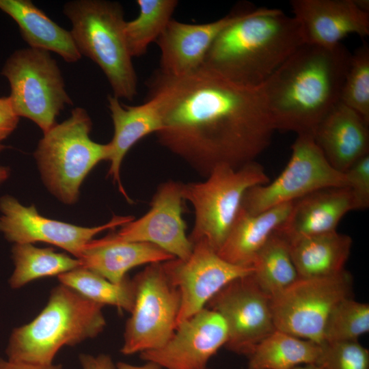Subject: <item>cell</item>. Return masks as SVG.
I'll list each match as a JSON object with an SVG mask.
<instances>
[{
    "instance_id": "cell-8",
    "label": "cell",
    "mask_w": 369,
    "mask_h": 369,
    "mask_svg": "<svg viewBox=\"0 0 369 369\" xmlns=\"http://www.w3.org/2000/svg\"><path fill=\"white\" fill-rule=\"evenodd\" d=\"M10 85V99L20 117L28 118L46 133L55 118L72 101L59 68L49 51L27 48L15 51L3 69Z\"/></svg>"
},
{
    "instance_id": "cell-18",
    "label": "cell",
    "mask_w": 369,
    "mask_h": 369,
    "mask_svg": "<svg viewBox=\"0 0 369 369\" xmlns=\"http://www.w3.org/2000/svg\"><path fill=\"white\" fill-rule=\"evenodd\" d=\"M256 8L230 13L213 22L189 24L171 19L156 42L161 50V73L173 77L200 69L217 36Z\"/></svg>"
},
{
    "instance_id": "cell-30",
    "label": "cell",
    "mask_w": 369,
    "mask_h": 369,
    "mask_svg": "<svg viewBox=\"0 0 369 369\" xmlns=\"http://www.w3.org/2000/svg\"><path fill=\"white\" fill-rule=\"evenodd\" d=\"M139 14L125 21L124 32L131 57L146 53L149 45L161 36L178 4L176 0H137Z\"/></svg>"
},
{
    "instance_id": "cell-21",
    "label": "cell",
    "mask_w": 369,
    "mask_h": 369,
    "mask_svg": "<svg viewBox=\"0 0 369 369\" xmlns=\"http://www.w3.org/2000/svg\"><path fill=\"white\" fill-rule=\"evenodd\" d=\"M174 258H176L153 244L120 241L111 234L89 242L79 259L82 267L111 282L119 284L127 278V272L136 266Z\"/></svg>"
},
{
    "instance_id": "cell-34",
    "label": "cell",
    "mask_w": 369,
    "mask_h": 369,
    "mask_svg": "<svg viewBox=\"0 0 369 369\" xmlns=\"http://www.w3.org/2000/svg\"><path fill=\"white\" fill-rule=\"evenodd\" d=\"M344 174L353 196L355 210H366L369 206V154L355 162Z\"/></svg>"
},
{
    "instance_id": "cell-11",
    "label": "cell",
    "mask_w": 369,
    "mask_h": 369,
    "mask_svg": "<svg viewBox=\"0 0 369 369\" xmlns=\"http://www.w3.org/2000/svg\"><path fill=\"white\" fill-rule=\"evenodd\" d=\"M291 148L284 169L272 182L248 189L242 209L255 215L320 189L347 187L344 174L330 165L312 134L297 135Z\"/></svg>"
},
{
    "instance_id": "cell-4",
    "label": "cell",
    "mask_w": 369,
    "mask_h": 369,
    "mask_svg": "<svg viewBox=\"0 0 369 369\" xmlns=\"http://www.w3.org/2000/svg\"><path fill=\"white\" fill-rule=\"evenodd\" d=\"M103 305L59 284L31 322L13 329L6 348L8 359L27 364H53L64 346H75L98 336L105 329Z\"/></svg>"
},
{
    "instance_id": "cell-7",
    "label": "cell",
    "mask_w": 369,
    "mask_h": 369,
    "mask_svg": "<svg viewBox=\"0 0 369 369\" xmlns=\"http://www.w3.org/2000/svg\"><path fill=\"white\" fill-rule=\"evenodd\" d=\"M269 182L263 167L255 161L236 169L215 167L205 181L182 183L184 200L194 209L191 243L204 241L217 252L230 232L242 207L247 191Z\"/></svg>"
},
{
    "instance_id": "cell-14",
    "label": "cell",
    "mask_w": 369,
    "mask_h": 369,
    "mask_svg": "<svg viewBox=\"0 0 369 369\" xmlns=\"http://www.w3.org/2000/svg\"><path fill=\"white\" fill-rule=\"evenodd\" d=\"M0 232L14 244L44 242L59 247L79 258L85 245L101 232L122 226L133 216H114L96 227H81L45 217L34 206H25L10 195L0 198Z\"/></svg>"
},
{
    "instance_id": "cell-5",
    "label": "cell",
    "mask_w": 369,
    "mask_h": 369,
    "mask_svg": "<svg viewBox=\"0 0 369 369\" xmlns=\"http://www.w3.org/2000/svg\"><path fill=\"white\" fill-rule=\"evenodd\" d=\"M64 13L72 23L70 33L79 51L100 67L113 96L133 100L137 94V77L125 40L120 4L75 0L64 5Z\"/></svg>"
},
{
    "instance_id": "cell-16",
    "label": "cell",
    "mask_w": 369,
    "mask_h": 369,
    "mask_svg": "<svg viewBox=\"0 0 369 369\" xmlns=\"http://www.w3.org/2000/svg\"><path fill=\"white\" fill-rule=\"evenodd\" d=\"M227 340L228 329L222 317L204 308L179 323L163 346L139 355L143 360L165 369H206Z\"/></svg>"
},
{
    "instance_id": "cell-39",
    "label": "cell",
    "mask_w": 369,
    "mask_h": 369,
    "mask_svg": "<svg viewBox=\"0 0 369 369\" xmlns=\"http://www.w3.org/2000/svg\"><path fill=\"white\" fill-rule=\"evenodd\" d=\"M5 147L0 144V151H1ZM10 175V170L5 167H0V184L7 180Z\"/></svg>"
},
{
    "instance_id": "cell-22",
    "label": "cell",
    "mask_w": 369,
    "mask_h": 369,
    "mask_svg": "<svg viewBox=\"0 0 369 369\" xmlns=\"http://www.w3.org/2000/svg\"><path fill=\"white\" fill-rule=\"evenodd\" d=\"M108 102L114 127L113 139L109 143L110 167L108 175L117 184L126 200L131 202L120 180L121 163L128 151L138 141L161 130V117L155 101L151 98L148 97L141 105L128 106L120 104L118 98L109 95Z\"/></svg>"
},
{
    "instance_id": "cell-15",
    "label": "cell",
    "mask_w": 369,
    "mask_h": 369,
    "mask_svg": "<svg viewBox=\"0 0 369 369\" xmlns=\"http://www.w3.org/2000/svg\"><path fill=\"white\" fill-rule=\"evenodd\" d=\"M181 187L182 183L173 180L161 184L152 197L150 209L111 235L120 241L151 243L176 258L187 259L193 244L186 234L182 216L184 200Z\"/></svg>"
},
{
    "instance_id": "cell-3",
    "label": "cell",
    "mask_w": 369,
    "mask_h": 369,
    "mask_svg": "<svg viewBox=\"0 0 369 369\" xmlns=\"http://www.w3.org/2000/svg\"><path fill=\"white\" fill-rule=\"evenodd\" d=\"M303 44L301 26L294 16L278 9L256 8L217 36L202 67L258 88Z\"/></svg>"
},
{
    "instance_id": "cell-24",
    "label": "cell",
    "mask_w": 369,
    "mask_h": 369,
    "mask_svg": "<svg viewBox=\"0 0 369 369\" xmlns=\"http://www.w3.org/2000/svg\"><path fill=\"white\" fill-rule=\"evenodd\" d=\"M0 10L18 25L30 48L52 51L66 62L81 57L70 31L61 27L29 0H0Z\"/></svg>"
},
{
    "instance_id": "cell-38",
    "label": "cell",
    "mask_w": 369,
    "mask_h": 369,
    "mask_svg": "<svg viewBox=\"0 0 369 369\" xmlns=\"http://www.w3.org/2000/svg\"><path fill=\"white\" fill-rule=\"evenodd\" d=\"M116 369H162L157 364L152 361H146L141 366L132 365L126 362L119 361L115 364Z\"/></svg>"
},
{
    "instance_id": "cell-2",
    "label": "cell",
    "mask_w": 369,
    "mask_h": 369,
    "mask_svg": "<svg viewBox=\"0 0 369 369\" xmlns=\"http://www.w3.org/2000/svg\"><path fill=\"white\" fill-rule=\"evenodd\" d=\"M352 54L303 44L258 87L275 131L312 134L340 101Z\"/></svg>"
},
{
    "instance_id": "cell-40",
    "label": "cell",
    "mask_w": 369,
    "mask_h": 369,
    "mask_svg": "<svg viewBox=\"0 0 369 369\" xmlns=\"http://www.w3.org/2000/svg\"><path fill=\"white\" fill-rule=\"evenodd\" d=\"M292 369H322V368L319 364H309L300 365L295 367Z\"/></svg>"
},
{
    "instance_id": "cell-35",
    "label": "cell",
    "mask_w": 369,
    "mask_h": 369,
    "mask_svg": "<svg viewBox=\"0 0 369 369\" xmlns=\"http://www.w3.org/2000/svg\"><path fill=\"white\" fill-rule=\"evenodd\" d=\"M18 120L10 97H0V144L14 131Z\"/></svg>"
},
{
    "instance_id": "cell-19",
    "label": "cell",
    "mask_w": 369,
    "mask_h": 369,
    "mask_svg": "<svg viewBox=\"0 0 369 369\" xmlns=\"http://www.w3.org/2000/svg\"><path fill=\"white\" fill-rule=\"evenodd\" d=\"M369 122L339 101L320 122L313 137L330 165L344 173L369 154Z\"/></svg>"
},
{
    "instance_id": "cell-36",
    "label": "cell",
    "mask_w": 369,
    "mask_h": 369,
    "mask_svg": "<svg viewBox=\"0 0 369 369\" xmlns=\"http://www.w3.org/2000/svg\"><path fill=\"white\" fill-rule=\"evenodd\" d=\"M79 359L82 369H116L115 364L109 355L94 356L81 353L79 355Z\"/></svg>"
},
{
    "instance_id": "cell-17",
    "label": "cell",
    "mask_w": 369,
    "mask_h": 369,
    "mask_svg": "<svg viewBox=\"0 0 369 369\" xmlns=\"http://www.w3.org/2000/svg\"><path fill=\"white\" fill-rule=\"evenodd\" d=\"M305 43L333 46L350 34L369 35L368 1L292 0Z\"/></svg>"
},
{
    "instance_id": "cell-9",
    "label": "cell",
    "mask_w": 369,
    "mask_h": 369,
    "mask_svg": "<svg viewBox=\"0 0 369 369\" xmlns=\"http://www.w3.org/2000/svg\"><path fill=\"white\" fill-rule=\"evenodd\" d=\"M135 299L120 351L125 355L159 348L176 327L180 295L163 262L147 266L132 279Z\"/></svg>"
},
{
    "instance_id": "cell-20",
    "label": "cell",
    "mask_w": 369,
    "mask_h": 369,
    "mask_svg": "<svg viewBox=\"0 0 369 369\" xmlns=\"http://www.w3.org/2000/svg\"><path fill=\"white\" fill-rule=\"evenodd\" d=\"M353 210H355L354 199L348 187L320 189L295 201L286 221L277 231L289 242L331 232Z\"/></svg>"
},
{
    "instance_id": "cell-29",
    "label": "cell",
    "mask_w": 369,
    "mask_h": 369,
    "mask_svg": "<svg viewBox=\"0 0 369 369\" xmlns=\"http://www.w3.org/2000/svg\"><path fill=\"white\" fill-rule=\"evenodd\" d=\"M60 284L94 303L131 312L135 299L132 279L115 284L85 268L80 267L57 276Z\"/></svg>"
},
{
    "instance_id": "cell-25",
    "label": "cell",
    "mask_w": 369,
    "mask_h": 369,
    "mask_svg": "<svg viewBox=\"0 0 369 369\" xmlns=\"http://www.w3.org/2000/svg\"><path fill=\"white\" fill-rule=\"evenodd\" d=\"M352 238L336 230L290 241L291 258L299 277H326L344 270Z\"/></svg>"
},
{
    "instance_id": "cell-26",
    "label": "cell",
    "mask_w": 369,
    "mask_h": 369,
    "mask_svg": "<svg viewBox=\"0 0 369 369\" xmlns=\"http://www.w3.org/2000/svg\"><path fill=\"white\" fill-rule=\"evenodd\" d=\"M324 344L302 339L275 329L260 341L248 355V369H292L319 364Z\"/></svg>"
},
{
    "instance_id": "cell-13",
    "label": "cell",
    "mask_w": 369,
    "mask_h": 369,
    "mask_svg": "<svg viewBox=\"0 0 369 369\" xmlns=\"http://www.w3.org/2000/svg\"><path fill=\"white\" fill-rule=\"evenodd\" d=\"M163 265L180 295L176 327L204 308L228 283L254 270L252 266L236 265L224 260L204 241L193 245L187 259L174 258L163 262Z\"/></svg>"
},
{
    "instance_id": "cell-1",
    "label": "cell",
    "mask_w": 369,
    "mask_h": 369,
    "mask_svg": "<svg viewBox=\"0 0 369 369\" xmlns=\"http://www.w3.org/2000/svg\"><path fill=\"white\" fill-rule=\"evenodd\" d=\"M147 84L161 117L159 142L203 176L221 165L237 169L271 143L275 128L258 88L202 67L180 77L157 70Z\"/></svg>"
},
{
    "instance_id": "cell-28",
    "label": "cell",
    "mask_w": 369,
    "mask_h": 369,
    "mask_svg": "<svg viewBox=\"0 0 369 369\" xmlns=\"http://www.w3.org/2000/svg\"><path fill=\"white\" fill-rule=\"evenodd\" d=\"M251 266L254 279L270 297L299 278L291 258L290 242L277 230L258 251Z\"/></svg>"
},
{
    "instance_id": "cell-33",
    "label": "cell",
    "mask_w": 369,
    "mask_h": 369,
    "mask_svg": "<svg viewBox=\"0 0 369 369\" xmlns=\"http://www.w3.org/2000/svg\"><path fill=\"white\" fill-rule=\"evenodd\" d=\"M322 369H369V351L356 341L324 344Z\"/></svg>"
},
{
    "instance_id": "cell-31",
    "label": "cell",
    "mask_w": 369,
    "mask_h": 369,
    "mask_svg": "<svg viewBox=\"0 0 369 369\" xmlns=\"http://www.w3.org/2000/svg\"><path fill=\"white\" fill-rule=\"evenodd\" d=\"M369 331V305L354 300L344 299L329 313L324 331V344L356 341Z\"/></svg>"
},
{
    "instance_id": "cell-6",
    "label": "cell",
    "mask_w": 369,
    "mask_h": 369,
    "mask_svg": "<svg viewBox=\"0 0 369 369\" xmlns=\"http://www.w3.org/2000/svg\"><path fill=\"white\" fill-rule=\"evenodd\" d=\"M92 125L86 110L76 107L68 119L44 133L35 151L45 184L64 203H74L88 173L109 159V144L92 140Z\"/></svg>"
},
{
    "instance_id": "cell-23",
    "label": "cell",
    "mask_w": 369,
    "mask_h": 369,
    "mask_svg": "<svg viewBox=\"0 0 369 369\" xmlns=\"http://www.w3.org/2000/svg\"><path fill=\"white\" fill-rule=\"evenodd\" d=\"M293 203L279 204L255 215L241 208L218 255L231 264L251 266L258 251L286 221Z\"/></svg>"
},
{
    "instance_id": "cell-12",
    "label": "cell",
    "mask_w": 369,
    "mask_h": 369,
    "mask_svg": "<svg viewBox=\"0 0 369 369\" xmlns=\"http://www.w3.org/2000/svg\"><path fill=\"white\" fill-rule=\"evenodd\" d=\"M251 273L228 283L206 304L226 325L227 349L247 357L276 329L271 297L260 288Z\"/></svg>"
},
{
    "instance_id": "cell-10",
    "label": "cell",
    "mask_w": 369,
    "mask_h": 369,
    "mask_svg": "<svg viewBox=\"0 0 369 369\" xmlns=\"http://www.w3.org/2000/svg\"><path fill=\"white\" fill-rule=\"evenodd\" d=\"M352 296L353 277L345 269L331 276L299 277L271 297L275 329L323 345L329 313Z\"/></svg>"
},
{
    "instance_id": "cell-32",
    "label": "cell",
    "mask_w": 369,
    "mask_h": 369,
    "mask_svg": "<svg viewBox=\"0 0 369 369\" xmlns=\"http://www.w3.org/2000/svg\"><path fill=\"white\" fill-rule=\"evenodd\" d=\"M340 101L369 122V46L366 43L351 55Z\"/></svg>"
},
{
    "instance_id": "cell-27",
    "label": "cell",
    "mask_w": 369,
    "mask_h": 369,
    "mask_svg": "<svg viewBox=\"0 0 369 369\" xmlns=\"http://www.w3.org/2000/svg\"><path fill=\"white\" fill-rule=\"evenodd\" d=\"M14 271L9 279L12 288L49 276H59L82 267L81 260L53 248H39L31 243L14 244L12 249Z\"/></svg>"
},
{
    "instance_id": "cell-37",
    "label": "cell",
    "mask_w": 369,
    "mask_h": 369,
    "mask_svg": "<svg viewBox=\"0 0 369 369\" xmlns=\"http://www.w3.org/2000/svg\"><path fill=\"white\" fill-rule=\"evenodd\" d=\"M0 369H62V366L55 364L48 366H36L0 358Z\"/></svg>"
}]
</instances>
